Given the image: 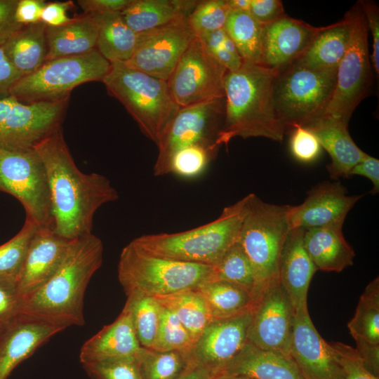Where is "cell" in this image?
<instances>
[{
  "label": "cell",
  "mask_w": 379,
  "mask_h": 379,
  "mask_svg": "<svg viewBox=\"0 0 379 379\" xmlns=\"http://www.w3.org/2000/svg\"><path fill=\"white\" fill-rule=\"evenodd\" d=\"M18 0H0V46L22 26L15 18Z\"/></svg>",
  "instance_id": "obj_51"
},
{
  "label": "cell",
  "mask_w": 379,
  "mask_h": 379,
  "mask_svg": "<svg viewBox=\"0 0 379 379\" xmlns=\"http://www.w3.org/2000/svg\"><path fill=\"white\" fill-rule=\"evenodd\" d=\"M213 375L208 371L192 365L179 379H211Z\"/></svg>",
  "instance_id": "obj_58"
},
{
  "label": "cell",
  "mask_w": 379,
  "mask_h": 379,
  "mask_svg": "<svg viewBox=\"0 0 379 379\" xmlns=\"http://www.w3.org/2000/svg\"><path fill=\"white\" fill-rule=\"evenodd\" d=\"M251 0H226L230 11H248Z\"/></svg>",
  "instance_id": "obj_59"
},
{
  "label": "cell",
  "mask_w": 379,
  "mask_h": 379,
  "mask_svg": "<svg viewBox=\"0 0 379 379\" xmlns=\"http://www.w3.org/2000/svg\"><path fill=\"white\" fill-rule=\"evenodd\" d=\"M46 4L44 0H18L15 12L16 22L22 25L41 22V14Z\"/></svg>",
  "instance_id": "obj_52"
},
{
  "label": "cell",
  "mask_w": 379,
  "mask_h": 379,
  "mask_svg": "<svg viewBox=\"0 0 379 379\" xmlns=\"http://www.w3.org/2000/svg\"><path fill=\"white\" fill-rule=\"evenodd\" d=\"M304 232L300 228L289 230L279 264V281L286 291L295 312L308 309V289L317 271L304 247Z\"/></svg>",
  "instance_id": "obj_23"
},
{
  "label": "cell",
  "mask_w": 379,
  "mask_h": 379,
  "mask_svg": "<svg viewBox=\"0 0 379 379\" xmlns=\"http://www.w3.org/2000/svg\"><path fill=\"white\" fill-rule=\"evenodd\" d=\"M39 226L34 221L26 218L17 234L0 246V277L18 278L31 241Z\"/></svg>",
  "instance_id": "obj_40"
},
{
  "label": "cell",
  "mask_w": 379,
  "mask_h": 379,
  "mask_svg": "<svg viewBox=\"0 0 379 379\" xmlns=\"http://www.w3.org/2000/svg\"><path fill=\"white\" fill-rule=\"evenodd\" d=\"M248 12L262 25L270 24L286 15L279 0H251Z\"/></svg>",
  "instance_id": "obj_50"
},
{
  "label": "cell",
  "mask_w": 379,
  "mask_h": 379,
  "mask_svg": "<svg viewBox=\"0 0 379 379\" xmlns=\"http://www.w3.org/2000/svg\"><path fill=\"white\" fill-rule=\"evenodd\" d=\"M362 197L348 195L340 182L319 184L310 191L301 204L291 206V229L343 225L347 213Z\"/></svg>",
  "instance_id": "obj_19"
},
{
  "label": "cell",
  "mask_w": 379,
  "mask_h": 379,
  "mask_svg": "<svg viewBox=\"0 0 379 379\" xmlns=\"http://www.w3.org/2000/svg\"><path fill=\"white\" fill-rule=\"evenodd\" d=\"M225 114V98L180 107L163 132L157 146L155 176L170 173L175 152L191 145L219 149L217 145Z\"/></svg>",
  "instance_id": "obj_11"
},
{
  "label": "cell",
  "mask_w": 379,
  "mask_h": 379,
  "mask_svg": "<svg viewBox=\"0 0 379 379\" xmlns=\"http://www.w3.org/2000/svg\"><path fill=\"white\" fill-rule=\"evenodd\" d=\"M110 67L96 48L80 55L48 60L22 77L11 88L9 96L27 104L67 99L77 86L102 81Z\"/></svg>",
  "instance_id": "obj_9"
},
{
  "label": "cell",
  "mask_w": 379,
  "mask_h": 379,
  "mask_svg": "<svg viewBox=\"0 0 379 379\" xmlns=\"http://www.w3.org/2000/svg\"><path fill=\"white\" fill-rule=\"evenodd\" d=\"M211 379H253L248 377L242 376V375H213Z\"/></svg>",
  "instance_id": "obj_60"
},
{
  "label": "cell",
  "mask_w": 379,
  "mask_h": 379,
  "mask_svg": "<svg viewBox=\"0 0 379 379\" xmlns=\"http://www.w3.org/2000/svg\"><path fill=\"white\" fill-rule=\"evenodd\" d=\"M102 82L109 94L124 106L142 133L157 145L180 108L173 99L167 81L124 62H115Z\"/></svg>",
  "instance_id": "obj_6"
},
{
  "label": "cell",
  "mask_w": 379,
  "mask_h": 379,
  "mask_svg": "<svg viewBox=\"0 0 379 379\" xmlns=\"http://www.w3.org/2000/svg\"><path fill=\"white\" fill-rule=\"evenodd\" d=\"M343 226L305 230L304 247L317 270L340 272L354 264L355 253L344 237Z\"/></svg>",
  "instance_id": "obj_27"
},
{
  "label": "cell",
  "mask_w": 379,
  "mask_h": 379,
  "mask_svg": "<svg viewBox=\"0 0 379 379\" xmlns=\"http://www.w3.org/2000/svg\"><path fill=\"white\" fill-rule=\"evenodd\" d=\"M350 36L345 16L334 24L323 26L293 64L310 69H336L348 47Z\"/></svg>",
  "instance_id": "obj_30"
},
{
  "label": "cell",
  "mask_w": 379,
  "mask_h": 379,
  "mask_svg": "<svg viewBox=\"0 0 379 379\" xmlns=\"http://www.w3.org/2000/svg\"><path fill=\"white\" fill-rule=\"evenodd\" d=\"M142 379H179L189 366L178 351H157L142 347L137 356Z\"/></svg>",
  "instance_id": "obj_38"
},
{
  "label": "cell",
  "mask_w": 379,
  "mask_h": 379,
  "mask_svg": "<svg viewBox=\"0 0 379 379\" xmlns=\"http://www.w3.org/2000/svg\"><path fill=\"white\" fill-rule=\"evenodd\" d=\"M336 69H310L292 64L278 72L273 101L285 132L305 127L324 116L334 91Z\"/></svg>",
  "instance_id": "obj_8"
},
{
  "label": "cell",
  "mask_w": 379,
  "mask_h": 379,
  "mask_svg": "<svg viewBox=\"0 0 379 379\" xmlns=\"http://www.w3.org/2000/svg\"><path fill=\"white\" fill-rule=\"evenodd\" d=\"M318 139L331 158L327 170L331 178H349L352 168L368 154L353 141L348 124L341 119L323 116L306 126Z\"/></svg>",
  "instance_id": "obj_24"
},
{
  "label": "cell",
  "mask_w": 379,
  "mask_h": 379,
  "mask_svg": "<svg viewBox=\"0 0 379 379\" xmlns=\"http://www.w3.org/2000/svg\"><path fill=\"white\" fill-rule=\"evenodd\" d=\"M277 71L261 65L242 63L224 80L225 114L217 145L235 137H263L281 141L284 127L277 116L273 90Z\"/></svg>",
  "instance_id": "obj_3"
},
{
  "label": "cell",
  "mask_w": 379,
  "mask_h": 379,
  "mask_svg": "<svg viewBox=\"0 0 379 379\" xmlns=\"http://www.w3.org/2000/svg\"><path fill=\"white\" fill-rule=\"evenodd\" d=\"M218 152L217 149L201 145L180 149L171 158L170 173L186 179L197 178L206 171Z\"/></svg>",
  "instance_id": "obj_42"
},
{
  "label": "cell",
  "mask_w": 379,
  "mask_h": 379,
  "mask_svg": "<svg viewBox=\"0 0 379 379\" xmlns=\"http://www.w3.org/2000/svg\"><path fill=\"white\" fill-rule=\"evenodd\" d=\"M90 379H142L137 357H124L82 364Z\"/></svg>",
  "instance_id": "obj_44"
},
{
  "label": "cell",
  "mask_w": 379,
  "mask_h": 379,
  "mask_svg": "<svg viewBox=\"0 0 379 379\" xmlns=\"http://www.w3.org/2000/svg\"><path fill=\"white\" fill-rule=\"evenodd\" d=\"M46 28L41 22L24 25L2 45L8 59L22 77L36 71L46 60Z\"/></svg>",
  "instance_id": "obj_31"
},
{
  "label": "cell",
  "mask_w": 379,
  "mask_h": 379,
  "mask_svg": "<svg viewBox=\"0 0 379 379\" xmlns=\"http://www.w3.org/2000/svg\"><path fill=\"white\" fill-rule=\"evenodd\" d=\"M154 298L178 317L194 340L213 321L206 302L197 288Z\"/></svg>",
  "instance_id": "obj_34"
},
{
  "label": "cell",
  "mask_w": 379,
  "mask_h": 379,
  "mask_svg": "<svg viewBox=\"0 0 379 379\" xmlns=\"http://www.w3.org/2000/svg\"><path fill=\"white\" fill-rule=\"evenodd\" d=\"M350 177L361 175L367 178L373 183V189L369 192L376 194L379 192V160L368 154L356 164L350 172Z\"/></svg>",
  "instance_id": "obj_55"
},
{
  "label": "cell",
  "mask_w": 379,
  "mask_h": 379,
  "mask_svg": "<svg viewBox=\"0 0 379 379\" xmlns=\"http://www.w3.org/2000/svg\"><path fill=\"white\" fill-rule=\"evenodd\" d=\"M216 279L224 280L250 292L256 302V284L252 265L237 241L225 252L215 266Z\"/></svg>",
  "instance_id": "obj_39"
},
{
  "label": "cell",
  "mask_w": 379,
  "mask_h": 379,
  "mask_svg": "<svg viewBox=\"0 0 379 379\" xmlns=\"http://www.w3.org/2000/svg\"><path fill=\"white\" fill-rule=\"evenodd\" d=\"M124 309L131 315L137 338L142 347L152 349L159 328L161 305L152 297L126 294Z\"/></svg>",
  "instance_id": "obj_37"
},
{
  "label": "cell",
  "mask_w": 379,
  "mask_h": 379,
  "mask_svg": "<svg viewBox=\"0 0 379 379\" xmlns=\"http://www.w3.org/2000/svg\"><path fill=\"white\" fill-rule=\"evenodd\" d=\"M117 273L126 295L138 293L152 298L197 288L215 278L214 266L155 256L132 241L121 250Z\"/></svg>",
  "instance_id": "obj_5"
},
{
  "label": "cell",
  "mask_w": 379,
  "mask_h": 379,
  "mask_svg": "<svg viewBox=\"0 0 379 379\" xmlns=\"http://www.w3.org/2000/svg\"><path fill=\"white\" fill-rule=\"evenodd\" d=\"M341 366L343 379H379L364 366L356 349L346 344L337 342L331 343Z\"/></svg>",
  "instance_id": "obj_47"
},
{
  "label": "cell",
  "mask_w": 379,
  "mask_h": 379,
  "mask_svg": "<svg viewBox=\"0 0 379 379\" xmlns=\"http://www.w3.org/2000/svg\"><path fill=\"white\" fill-rule=\"evenodd\" d=\"M323 27L285 15L262 25L260 65L278 72L295 62Z\"/></svg>",
  "instance_id": "obj_20"
},
{
  "label": "cell",
  "mask_w": 379,
  "mask_h": 379,
  "mask_svg": "<svg viewBox=\"0 0 379 379\" xmlns=\"http://www.w3.org/2000/svg\"><path fill=\"white\" fill-rule=\"evenodd\" d=\"M197 290L205 300L213 320L232 317L252 310L255 300L244 288L232 283L211 279Z\"/></svg>",
  "instance_id": "obj_33"
},
{
  "label": "cell",
  "mask_w": 379,
  "mask_h": 379,
  "mask_svg": "<svg viewBox=\"0 0 379 379\" xmlns=\"http://www.w3.org/2000/svg\"><path fill=\"white\" fill-rule=\"evenodd\" d=\"M199 1L132 0L121 14L127 25L140 34L187 17Z\"/></svg>",
  "instance_id": "obj_29"
},
{
  "label": "cell",
  "mask_w": 379,
  "mask_h": 379,
  "mask_svg": "<svg viewBox=\"0 0 379 379\" xmlns=\"http://www.w3.org/2000/svg\"><path fill=\"white\" fill-rule=\"evenodd\" d=\"M226 34V31L222 28L198 38L216 61L228 72H233L238 69L243 62L240 58L234 56L223 47L222 42Z\"/></svg>",
  "instance_id": "obj_48"
},
{
  "label": "cell",
  "mask_w": 379,
  "mask_h": 379,
  "mask_svg": "<svg viewBox=\"0 0 379 379\" xmlns=\"http://www.w3.org/2000/svg\"><path fill=\"white\" fill-rule=\"evenodd\" d=\"M46 60L80 55L96 48L98 25L91 14L72 18L58 27L46 25Z\"/></svg>",
  "instance_id": "obj_28"
},
{
  "label": "cell",
  "mask_w": 379,
  "mask_h": 379,
  "mask_svg": "<svg viewBox=\"0 0 379 379\" xmlns=\"http://www.w3.org/2000/svg\"><path fill=\"white\" fill-rule=\"evenodd\" d=\"M195 37L187 17L138 34L129 67L167 81L180 57Z\"/></svg>",
  "instance_id": "obj_15"
},
{
  "label": "cell",
  "mask_w": 379,
  "mask_h": 379,
  "mask_svg": "<svg viewBox=\"0 0 379 379\" xmlns=\"http://www.w3.org/2000/svg\"><path fill=\"white\" fill-rule=\"evenodd\" d=\"M363 10L368 30L372 35L373 51L371 55L372 65L377 76L379 75V9L375 3L371 1H359Z\"/></svg>",
  "instance_id": "obj_49"
},
{
  "label": "cell",
  "mask_w": 379,
  "mask_h": 379,
  "mask_svg": "<svg viewBox=\"0 0 379 379\" xmlns=\"http://www.w3.org/2000/svg\"><path fill=\"white\" fill-rule=\"evenodd\" d=\"M230 9L226 0L199 1L187 17L197 37L224 28Z\"/></svg>",
  "instance_id": "obj_43"
},
{
  "label": "cell",
  "mask_w": 379,
  "mask_h": 379,
  "mask_svg": "<svg viewBox=\"0 0 379 379\" xmlns=\"http://www.w3.org/2000/svg\"><path fill=\"white\" fill-rule=\"evenodd\" d=\"M1 328H0V329H1Z\"/></svg>",
  "instance_id": "obj_61"
},
{
  "label": "cell",
  "mask_w": 379,
  "mask_h": 379,
  "mask_svg": "<svg viewBox=\"0 0 379 379\" xmlns=\"http://www.w3.org/2000/svg\"><path fill=\"white\" fill-rule=\"evenodd\" d=\"M248 196L225 207L215 220L176 233L144 234L131 241L151 255L173 260L216 266L239 237Z\"/></svg>",
  "instance_id": "obj_4"
},
{
  "label": "cell",
  "mask_w": 379,
  "mask_h": 379,
  "mask_svg": "<svg viewBox=\"0 0 379 379\" xmlns=\"http://www.w3.org/2000/svg\"><path fill=\"white\" fill-rule=\"evenodd\" d=\"M355 348L365 367L374 375H379V345H373L363 340H355Z\"/></svg>",
  "instance_id": "obj_57"
},
{
  "label": "cell",
  "mask_w": 379,
  "mask_h": 379,
  "mask_svg": "<svg viewBox=\"0 0 379 379\" xmlns=\"http://www.w3.org/2000/svg\"><path fill=\"white\" fill-rule=\"evenodd\" d=\"M65 328L20 314L0 329V379Z\"/></svg>",
  "instance_id": "obj_22"
},
{
  "label": "cell",
  "mask_w": 379,
  "mask_h": 379,
  "mask_svg": "<svg viewBox=\"0 0 379 379\" xmlns=\"http://www.w3.org/2000/svg\"><path fill=\"white\" fill-rule=\"evenodd\" d=\"M0 192L17 199L26 218L39 226L52 227L51 206L46 170L32 148L0 149Z\"/></svg>",
  "instance_id": "obj_12"
},
{
  "label": "cell",
  "mask_w": 379,
  "mask_h": 379,
  "mask_svg": "<svg viewBox=\"0 0 379 379\" xmlns=\"http://www.w3.org/2000/svg\"><path fill=\"white\" fill-rule=\"evenodd\" d=\"M72 241L58 235L51 227L39 226L18 278L21 297L40 287L55 274Z\"/></svg>",
  "instance_id": "obj_21"
},
{
  "label": "cell",
  "mask_w": 379,
  "mask_h": 379,
  "mask_svg": "<svg viewBox=\"0 0 379 379\" xmlns=\"http://www.w3.org/2000/svg\"><path fill=\"white\" fill-rule=\"evenodd\" d=\"M294 315L279 281L272 283L262 291L253 307L248 342L262 350L289 355Z\"/></svg>",
  "instance_id": "obj_16"
},
{
  "label": "cell",
  "mask_w": 379,
  "mask_h": 379,
  "mask_svg": "<svg viewBox=\"0 0 379 379\" xmlns=\"http://www.w3.org/2000/svg\"><path fill=\"white\" fill-rule=\"evenodd\" d=\"M290 150L293 157L302 163L315 161L322 147L317 137L307 128L297 126L291 131Z\"/></svg>",
  "instance_id": "obj_45"
},
{
  "label": "cell",
  "mask_w": 379,
  "mask_h": 379,
  "mask_svg": "<svg viewBox=\"0 0 379 379\" xmlns=\"http://www.w3.org/2000/svg\"><path fill=\"white\" fill-rule=\"evenodd\" d=\"M91 15L98 25V52L111 64L126 62L135 50L138 34L127 25L121 12Z\"/></svg>",
  "instance_id": "obj_32"
},
{
  "label": "cell",
  "mask_w": 379,
  "mask_h": 379,
  "mask_svg": "<svg viewBox=\"0 0 379 379\" xmlns=\"http://www.w3.org/2000/svg\"><path fill=\"white\" fill-rule=\"evenodd\" d=\"M68 100L27 104L12 96L0 99V149L33 148L60 127Z\"/></svg>",
  "instance_id": "obj_14"
},
{
  "label": "cell",
  "mask_w": 379,
  "mask_h": 379,
  "mask_svg": "<svg viewBox=\"0 0 379 379\" xmlns=\"http://www.w3.org/2000/svg\"><path fill=\"white\" fill-rule=\"evenodd\" d=\"M217 375H242L253 379H305L289 355L262 350L248 342Z\"/></svg>",
  "instance_id": "obj_26"
},
{
  "label": "cell",
  "mask_w": 379,
  "mask_h": 379,
  "mask_svg": "<svg viewBox=\"0 0 379 379\" xmlns=\"http://www.w3.org/2000/svg\"><path fill=\"white\" fill-rule=\"evenodd\" d=\"M72 1L46 3L42 10L40 21L47 26L58 27L70 22L72 18L67 16Z\"/></svg>",
  "instance_id": "obj_53"
},
{
  "label": "cell",
  "mask_w": 379,
  "mask_h": 379,
  "mask_svg": "<svg viewBox=\"0 0 379 379\" xmlns=\"http://www.w3.org/2000/svg\"><path fill=\"white\" fill-rule=\"evenodd\" d=\"M102 260V242L93 233L73 240L55 274L21 297L20 314L65 329L83 326L84 293Z\"/></svg>",
  "instance_id": "obj_2"
},
{
  "label": "cell",
  "mask_w": 379,
  "mask_h": 379,
  "mask_svg": "<svg viewBox=\"0 0 379 379\" xmlns=\"http://www.w3.org/2000/svg\"><path fill=\"white\" fill-rule=\"evenodd\" d=\"M20 301L18 278L0 277V328L20 314Z\"/></svg>",
  "instance_id": "obj_46"
},
{
  "label": "cell",
  "mask_w": 379,
  "mask_h": 379,
  "mask_svg": "<svg viewBox=\"0 0 379 379\" xmlns=\"http://www.w3.org/2000/svg\"><path fill=\"white\" fill-rule=\"evenodd\" d=\"M227 72L195 36L166 81L175 103L184 107L225 98L224 80Z\"/></svg>",
  "instance_id": "obj_13"
},
{
  "label": "cell",
  "mask_w": 379,
  "mask_h": 379,
  "mask_svg": "<svg viewBox=\"0 0 379 379\" xmlns=\"http://www.w3.org/2000/svg\"><path fill=\"white\" fill-rule=\"evenodd\" d=\"M354 340L379 345V279H374L360 296L355 313L347 324Z\"/></svg>",
  "instance_id": "obj_36"
},
{
  "label": "cell",
  "mask_w": 379,
  "mask_h": 379,
  "mask_svg": "<svg viewBox=\"0 0 379 379\" xmlns=\"http://www.w3.org/2000/svg\"><path fill=\"white\" fill-rule=\"evenodd\" d=\"M33 149L44 164L49 187L53 231L74 240L92 233L93 217L119 193L103 175L81 171L75 164L60 127Z\"/></svg>",
  "instance_id": "obj_1"
},
{
  "label": "cell",
  "mask_w": 379,
  "mask_h": 379,
  "mask_svg": "<svg viewBox=\"0 0 379 379\" xmlns=\"http://www.w3.org/2000/svg\"><path fill=\"white\" fill-rule=\"evenodd\" d=\"M289 355L305 379H343L337 354L313 324L308 309L295 312Z\"/></svg>",
  "instance_id": "obj_18"
},
{
  "label": "cell",
  "mask_w": 379,
  "mask_h": 379,
  "mask_svg": "<svg viewBox=\"0 0 379 379\" xmlns=\"http://www.w3.org/2000/svg\"><path fill=\"white\" fill-rule=\"evenodd\" d=\"M22 76L13 66L0 46V99L9 96L12 86Z\"/></svg>",
  "instance_id": "obj_54"
},
{
  "label": "cell",
  "mask_w": 379,
  "mask_h": 379,
  "mask_svg": "<svg viewBox=\"0 0 379 379\" xmlns=\"http://www.w3.org/2000/svg\"><path fill=\"white\" fill-rule=\"evenodd\" d=\"M194 341L178 317L161 306L160 323L152 350L178 351L186 356Z\"/></svg>",
  "instance_id": "obj_41"
},
{
  "label": "cell",
  "mask_w": 379,
  "mask_h": 379,
  "mask_svg": "<svg viewBox=\"0 0 379 379\" xmlns=\"http://www.w3.org/2000/svg\"><path fill=\"white\" fill-rule=\"evenodd\" d=\"M251 314L250 310L232 317L213 320L186 354L189 365L204 368L213 376L218 374L247 344Z\"/></svg>",
  "instance_id": "obj_17"
},
{
  "label": "cell",
  "mask_w": 379,
  "mask_h": 379,
  "mask_svg": "<svg viewBox=\"0 0 379 379\" xmlns=\"http://www.w3.org/2000/svg\"><path fill=\"white\" fill-rule=\"evenodd\" d=\"M350 27L347 51L336 69L334 91L324 116L349 123L350 119L368 92L371 83L368 27L359 3L344 15Z\"/></svg>",
  "instance_id": "obj_10"
},
{
  "label": "cell",
  "mask_w": 379,
  "mask_h": 379,
  "mask_svg": "<svg viewBox=\"0 0 379 379\" xmlns=\"http://www.w3.org/2000/svg\"><path fill=\"white\" fill-rule=\"evenodd\" d=\"M130 314L123 308L118 317L86 340L80 349L82 364L103 359L137 357L142 350Z\"/></svg>",
  "instance_id": "obj_25"
},
{
  "label": "cell",
  "mask_w": 379,
  "mask_h": 379,
  "mask_svg": "<svg viewBox=\"0 0 379 379\" xmlns=\"http://www.w3.org/2000/svg\"><path fill=\"white\" fill-rule=\"evenodd\" d=\"M262 27L248 11H230L224 29L244 63L260 65Z\"/></svg>",
  "instance_id": "obj_35"
},
{
  "label": "cell",
  "mask_w": 379,
  "mask_h": 379,
  "mask_svg": "<svg viewBox=\"0 0 379 379\" xmlns=\"http://www.w3.org/2000/svg\"><path fill=\"white\" fill-rule=\"evenodd\" d=\"M132 0H79L78 4L86 14L121 12Z\"/></svg>",
  "instance_id": "obj_56"
},
{
  "label": "cell",
  "mask_w": 379,
  "mask_h": 379,
  "mask_svg": "<svg viewBox=\"0 0 379 379\" xmlns=\"http://www.w3.org/2000/svg\"><path fill=\"white\" fill-rule=\"evenodd\" d=\"M248 196L238 241L254 272L257 300L262 291L279 281L280 255L291 230V206L269 204L253 193Z\"/></svg>",
  "instance_id": "obj_7"
}]
</instances>
